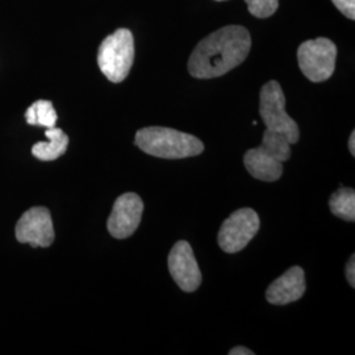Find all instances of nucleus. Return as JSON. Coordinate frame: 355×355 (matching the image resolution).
I'll use <instances>...</instances> for the list:
<instances>
[{
  "instance_id": "obj_7",
  "label": "nucleus",
  "mask_w": 355,
  "mask_h": 355,
  "mask_svg": "<svg viewBox=\"0 0 355 355\" xmlns=\"http://www.w3.org/2000/svg\"><path fill=\"white\" fill-rule=\"evenodd\" d=\"M259 224L258 214L252 208H241L233 212L218 232V246L228 254L241 252L258 233Z\"/></svg>"
},
{
  "instance_id": "obj_5",
  "label": "nucleus",
  "mask_w": 355,
  "mask_h": 355,
  "mask_svg": "<svg viewBox=\"0 0 355 355\" xmlns=\"http://www.w3.org/2000/svg\"><path fill=\"white\" fill-rule=\"evenodd\" d=\"M259 114L266 129L283 135L290 144H296L300 132L296 121L286 112V96L277 80H270L261 89Z\"/></svg>"
},
{
  "instance_id": "obj_10",
  "label": "nucleus",
  "mask_w": 355,
  "mask_h": 355,
  "mask_svg": "<svg viewBox=\"0 0 355 355\" xmlns=\"http://www.w3.org/2000/svg\"><path fill=\"white\" fill-rule=\"evenodd\" d=\"M168 271L182 291H196L202 284V271L187 241H178L171 249Z\"/></svg>"
},
{
  "instance_id": "obj_9",
  "label": "nucleus",
  "mask_w": 355,
  "mask_h": 355,
  "mask_svg": "<svg viewBox=\"0 0 355 355\" xmlns=\"http://www.w3.org/2000/svg\"><path fill=\"white\" fill-rule=\"evenodd\" d=\"M142 212L144 203L137 193L127 192L117 198L107 223L110 234L119 240L130 237L140 225Z\"/></svg>"
},
{
  "instance_id": "obj_17",
  "label": "nucleus",
  "mask_w": 355,
  "mask_h": 355,
  "mask_svg": "<svg viewBox=\"0 0 355 355\" xmlns=\"http://www.w3.org/2000/svg\"><path fill=\"white\" fill-rule=\"evenodd\" d=\"M355 257L352 255L347 265H346V279L349 282V284L354 288L355 286Z\"/></svg>"
},
{
  "instance_id": "obj_14",
  "label": "nucleus",
  "mask_w": 355,
  "mask_h": 355,
  "mask_svg": "<svg viewBox=\"0 0 355 355\" xmlns=\"http://www.w3.org/2000/svg\"><path fill=\"white\" fill-rule=\"evenodd\" d=\"M26 123L29 125L53 128L57 123V112L49 101H37L33 103L26 112Z\"/></svg>"
},
{
  "instance_id": "obj_1",
  "label": "nucleus",
  "mask_w": 355,
  "mask_h": 355,
  "mask_svg": "<svg viewBox=\"0 0 355 355\" xmlns=\"http://www.w3.org/2000/svg\"><path fill=\"white\" fill-rule=\"evenodd\" d=\"M252 37L246 28L228 26L203 38L189 60V71L198 79H212L233 70L248 58Z\"/></svg>"
},
{
  "instance_id": "obj_11",
  "label": "nucleus",
  "mask_w": 355,
  "mask_h": 355,
  "mask_svg": "<svg viewBox=\"0 0 355 355\" xmlns=\"http://www.w3.org/2000/svg\"><path fill=\"white\" fill-rule=\"evenodd\" d=\"M305 288L304 270L299 266L291 267L268 286L266 291L267 302L274 305L290 304L303 297Z\"/></svg>"
},
{
  "instance_id": "obj_2",
  "label": "nucleus",
  "mask_w": 355,
  "mask_h": 355,
  "mask_svg": "<svg viewBox=\"0 0 355 355\" xmlns=\"http://www.w3.org/2000/svg\"><path fill=\"white\" fill-rule=\"evenodd\" d=\"M135 144L142 152L164 159L195 157L204 150V144L198 137L171 128H142L136 133Z\"/></svg>"
},
{
  "instance_id": "obj_19",
  "label": "nucleus",
  "mask_w": 355,
  "mask_h": 355,
  "mask_svg": "<svg viewBox=\"0 0 355 355\" xmlns=\"http://www.w3.org/2000/svg\"><path fill=\"white\" fill-rule=\"evenodd\" d=\"M349 150L352 153V155H355V132H352V136H350V140H349Z\"/></svg>"
},
{
  "instance_id": "obj_3",
  "label": "nucleus",
  "mask_w": 355,
  "mask_h": 355,
  "mask_svg": "<svg viewBox=\"0 0 355 355\" xmlns=\"http://www.w3.org/2000/svg\"><path fill=\"white\" fill-rule=\"evenodd\" d=\"M291 157V144L277 132L266 129L262 144L248 150L243 164L252 177L262 182H275L283 174V162Z\"/></svg>"
},
{
  "instance_id": "obj_12",
  "label": "nucleus",
  "mask_w": 355,
  "mask_h": 355,
  "mask_svg": "<svg viewBox=\"0 0 355 355\" xmlns=\"http://www.w3.org/2000/svg\"><path fill=\"white\" fill-rule=\"evenodd\" d=\"M49 142H37L32 148V154L40 161H54L64 155L69 146V137L60 128H48L45 132Z\"/></svg>"
},
{
  "instance_id": "obj_8",
  "label": "nucleus",
  "mask_w": 355,
  "mask_h": 355,
  "mask_svg": "<svg viewBox=\"0 0 355 355\" xmlns=\"http://www.w3.org/2000/svg\"><path fill=\"white\" fill-rule=\"evenodd\" d=\"M16 239L33 248H49L55 239L49 209L45 207L28 209L16 224Z\"/></svg>"
},
{
  "instance_id": "obj_6",
  "label": "nucleus",
  "mask_w": 355,
  "mask_h": 355,
  "mask_svg": "<svg viewBox=\"0 0 355 355\" xmlns=\"http://www.w3.org/2000/svg\"><path fill=\"white\" fill-rule=\"evenodd\" d=\"M337 46L329 38L308 40L297 49L300 70L311 82L328 80L336 70Z\"/></svg>"
},
{
  "instance_id": "obj_13",
  "label": "nucleus",
  "mask_w": 355,
  "mask_h": 355,
  "mask_svg": "<svg viewBox=\"0 0 355 355\" xmlns=\"http://www.w3.org/2000/svg\"><path fill=\"white\" fill-rule=\"evenodd\" d=\"M329 207L333 215L353 223L355 220V191L353 189H340L331 195Z\"/></svg>"
},
{
  "instance_id": "obj_4",
  "label": "nucleus",
  "mask_w": 355,
  "mask_h": 355,
  "mask_svg": "<svg viewBox=\"0 0 355 355\" xmlns=\"http://www.w3.org/2000/svg\"><path fill=\"white\" fill-rule=\"evenodd\" d=\"M135 61V40L129 29H117L103 40L98 51V64L105 78L120 83L127 78Z\"/></svg>"
},
{
  "instance_id": "obj_18",
  "label": "nucleus",
  "mask_w": 355,
  "mask_h": 355,
  "mask_svg": "<svg viewBox=\"0 0 355 355\" xmlns=\"http://www.w3.org/2000/svg\"><path fill=\"white\" fill-rule=\"evenodd\" d=\"M229 355H254V352L243 347V346H237L229 352Z\"/></svg>"
},
{
  "instance_id": "obj_16",
  "label": "nucleus",
  "mask_w": 355,
  "mask_h": 355,
  "mask_svg": "<svg viewBox=\"0 0 355 355\" xmlns=\"http://www.w3.org/2000/svg\"><path fill=\"white\" fill-rule=\"evenodd\" d=\"M331 1L337 7L338 11H341L346 17L354 20L355 0H331Z\"/></svg>"
},
{
  "instance_id": "obj_20",
  "label": "nucleus",
  "mask_w": 355,
  "mask_h": 355,
  "mask_svg": "<svg viewBox=\"0 0 355 355\" xmlns=\"http://www.w3.org/2000/svg\"><path fill=\"white\" fill-rule=\"evenodd\" d=\"M216 1H225V0H216Z\"/></svg>"
},
{
  "instance_id": "obj_15",
  "label": "nucleus",
  "mask_w": 355,
  "mask_h": 355,
  "mask_svg": "<svg viewBox=\"0 0 355 355\" xmlns=\"http://www.w3.org/2000/svg\"><path fill=\"white\" fill-rule=\"evenodd\" d=\"M249 12L258 19H266L277 12L279 0H245Z\"/></svg>"
}]
</instances>
